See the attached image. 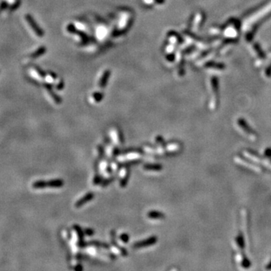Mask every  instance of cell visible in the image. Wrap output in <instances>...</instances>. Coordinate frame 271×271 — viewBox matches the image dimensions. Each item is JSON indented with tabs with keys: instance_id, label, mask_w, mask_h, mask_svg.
Returning a JSON list of instances; mask_svg holds the SVG:
<instances>
[{
	"instance_id": "cell-8",
	"label": "cell",
	"mask_w": 271,
	"mask_h": 271,
	"mask_svg": "<svg viewBox=\"0 0 271 271\" xmlns=\"http://www.w3.org/2000/svg\"><path fill=\"white\" fill-rule=\"evenodd\" d=\"M140 153L139 152H130V154L127 155H124V156L119 157L120 161H124V160H131V159H135V158H139L140 157Z\"/></svg>"
},
{
	"instance_id": "cell-2",
	"label": "cell",
	"mask_w": 271,
	"mask_h": 271,
	"mask_svg": "<svg viewBox=\"0 0 271 271\" xmlns=\"http://www.w3.org/2000/svg\"><path fill=\"white\" fill-rule=\"evenodd\" d=\"M26 20H27V23H28L29 25H30V27H31L34 33L36 34L38 37H42L43 35L42 30H41V29H40V27L37 25V24H35L33 18H32L30 15H27V16H26Z\"/></svg>"
},
{
	"instance_id": "cell-12",
	"label": "cell",
	"mask_w": 271,
	"mask_h": 271,
	"mask_svg": "<svg viewBox=\"0 0 271 271\" xmlns=\"http://www.w3.org/2000/svg\"><path fill=\"white\" fill-rule=\"evenodd\" d=\"M120 239H121V241L124 243H127L129 241V236L127 233H122V234L120 236Z\"/></svg>"
},
{
	"instance_id": "cell-10",
	"label": "cell",
	"mask_w": 271,
	"mask_h": 271,
	"mask_svg": "<svg viewBox=\"0 0 271 271\" xmlns=\"http://www.w3.org/2000/svg\"><path fill=\"white\" fill-rule=\"evenodd\" d=\"M108 75H109V72H106V73H105L104 76H103V78H102L100 82V87H104L105 86H106V81H107Z\"/></svg>"
},
{
	"instance_id": "cell-19",
	"label": "cell",
	"mask_w": 271,
	"mask_h": 271,
	"mask_svg": "<svg viewBox=\"0 0 271 271\" xmlns=\"http://www.w3.org/2000/svg\"><path fill=\"white\" fill-rule=\"evenodd\" d=\"M75 269L76 270H82V267H81V265H80V264H78V265H77V267H75Z\"/></svg>"
},
{
	"instance_id": "cell-13",
	"label": "cell",
	"mask_w": 271,
	"mask_h": 271,
	"mask_svg": "<svg viewBox=\"0 0 271 271\" xmlns=\"http://www.w3.org/2000/svg\"><path fill=\"white\" fill-rule=\"evenodd\" d=\"M44 51V47H41V48H40L39 50L38 51H37V52L35 51V53H34L32 55V57H33V58L37 57H38V56H39V55H41V54H43Z\"/></svg>"
},
{
	"instance_id": "cell-15",
	"label": "cell",
	"mask_w": 271,
	"mask_h": 271,
	"mask_svg": "<svg viewBox=\"0 0 271 271\" xmlns=\"http://www.w3.org/2000/svg\"><path fill=\"white\" fill-rule=\"evenodd\" d=\"M114 179H115V177H111V178H108V179L105 180V181H103V183H102V186L105 187V186L108 185V184H110V183L112 182V181H113Z\"/></svg>"
},
{
	"instance_id": "cell-3",
	"label": "cell",
	"mask_w": 271,
	"mask_h": 271,
	"mask_svg": "<svg viewBox=\"0 0 271 271\" xmlns=\"http://www.w3.org/2000/svg\"><path fill=\"white\" fill-rule=\"evenodd\" d=\"M93 197H94V194H93L92 192H89V193H87L85 196H84L83 198H81L79 201H78L76 203H75V207L76 208L81 207V206H84L85 203H87V202H89V201H91V200L93 198Z\"/></svg>"
},
{
	"instance_id": "cell-16",
	"label": "cell",
	"mask_w": 271,
	"mask_h": 271,
	"mask_svg": "<svg viewBox=\"0 0 271 271\" xmlns=\"http://www.w3.org/2000/svg\"><path fill=\"white\" fill-rule=\"evenodd\" d=\"M101 178H100V175H96V176H95V178H94V179H93V184H99V183H100L101 182Z\"/></svg>"
},
{
	"instance_id": "cell-1",
	"label": "cell",
	"mask_w": 271,
	"mask_h": 271,
	"mask_svg": "<svg viewBox=\"0 0 271 271\" xmlns=\"http://www.w3.org/2000/svg\"><path fill=\"white\" fill-rule=\"evenodd\" d=\"M157 240L158 238L156 237H149V238L146 239V240H142L141 242H138V243H136L133 244V249H141V248L146 247V246H152V245L155 244L157 243Z\"/></svg>"
},
{
	"instance_id": "cell-14",
	"label": "cell",
	"mask_w": 271,
	"mask_h": 271,
	"mask_svg": "<svg viewBox=\"0 0 271 271\" xmlns=\"http://www.w3.org/2000/svg\"><path fill=\"white\" fill-rule=\"evenodd\" d=\"M84 233H85V235H87V236L90 237V236H93V233H94V230H92V229H90V228H86L85 230H84Z\"/></svg>"
},
{
	"instance_id": "cell-9",
	"label": "cell",
	"mask_w": 271,
	"mask_h": 271,
	"mask_svg": "<svg viewBox=\"0 0 271 271\" xmlns=\"http://www.w3.org/2000/svg\"><path fill=\"white\" fill-rule=\"evenodd\" d=\"M32 187H33L34 189H42L47 188V184H46L45 181L39 180V181H34L33 184H32Z\"/></svg>"
},
{
	"instance_id": "cell-5",
	"label": "cell",
	"mask_w": 271,
	"mask_h": 271,
	"mask_svg": "<svg viewBox=\"0 0 271 271\" xmlns=\"http://www.w3.org/2000/svg\"><path fill=\"white\" fill-rule=\"evenodd\" d=\"M64 184V182L62 179H52L46 181L47 188H60Z\"/></svg>"
},
{
	"instance_id": "cell-17",
	"label": "cell",
	"mask_w": 271,
	"mask_h": 271,
	"mask_svg": "<svg viewBox=\"0 0 271 271\" xmlns=\"http://www.w3.org/2000/svg\"><path fill=\"white\" fill-rule=\"evenodd\" d=\"M98 149H99L100 158H102V156H103V154H104V150H103V148L102 147V146H98Z\"/></svg>"
},
{
	"instance_id": "cell-6",
	"label": "cell",
	"mask_w": 271,
	"mask_h": 271,
	"mask_svg": "<svg viewBox=\"0 0 271 271\" xmlns=\"http://www.w3.org/2000/svg\"><path fill=\"white\" fill-rule=\"evenodd\" d=\"M148 217L152 219H163L164 218L165 215L164 213L158 212V211H150L148 213Z\"/></svg>"
},
{
	"instance_id": "cell-11",
	"label": "cell",
	"mask_w": 271,
	"mask_h": 271,
	"mask_svg": "<svg viewBox=\"0 0 271 271\" xmlns=\"http://www.w3.org/2000/svg\"><path fill=\"white\" fill-rule=\"evenodd\" d=\"M90 243L91 245H93V246H100V247L105 248V249H109V246H108L106 243H100V242H97V241H92V242H90Z\"/></svg>"
},
{
	"instance_id": "cell-7",
	"label": "cell",
	"mask_w": 271,
	"mask_h": 271,
	"mask_svg": "<svg viewBox=\"0 0 271 271\" xmlns=\"http://www.w3.org/2000/svg\"><path fill=\"white\" fill-rule=\"evenodd\" d=\"M144 169L145 170L151 171H161L162 169V166L161 164H147L144 165Z\"/></svg>"
},
{
	"instance_id": "cell-4",
	"label": "cell",
	"mask_w": 271,
	"mask_h": 271,
	"mask_svg": "<svg viewBox=\"0 0 271 271\" xmlns=\"http://www.w3.org/2000/svg\"><path fill=\"white\" fill-rule=\"evenodd\" d=\"M121 177H122V178H121L120 184H121V187L124 188L125 187L126 184H127V181H128L129 176H130V172H129V170H127V169H126V168H124L121 172Z\"/></svg>"
},
{
	"instance_id": "cell-18",
	"label": "cell",
	"mask_w": 271,
	"mask_h": 271,
	"mask_svg": "<svg viewBox=\"0 0 271 271\" xmlns=\"http://www.w3.org/2000/svg\"><path fill=\"white\" fill-rule=\"evenodd\" d=\"M156 142H158V143H161V144H162L163 142H164V139H162V137L161 136H158L156 138Z\"/></svg>"
}]
</instances>
